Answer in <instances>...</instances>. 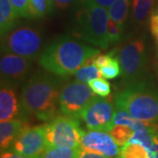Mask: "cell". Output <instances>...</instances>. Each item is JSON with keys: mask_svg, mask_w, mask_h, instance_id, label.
<instances>
[{"mask_svg": "<svg viewBox=\"0 0 158 158\" xmlns=\"http://www.w3.org/2000/svg\"><path fill=\"white\" fill-rule=\"evenodd\" d=\"M62 80L50 72L34 74L23 85L20 103L26 115L42 121L56 117Z\"/></svg>", "mask_w": 158, "mask_h": 158, "instance_id": "obj_1", "label": "cell"}, {"mask_svg": "<svg viewBox=\"0 0 158 158\" xmlns=\"http://www.w3.org/2000/svg\"><path fill=\"white\" fill-rule=\"evenodd\" d=\"M94 47L69 35L56 39L40 54V65L48 72L59 77L75 74L89 59L99 54Z\"/></svg>", "mask_w": 158, "mask_h": 158, "instance_id": "obj_2", "label": "cell"}, {"mask_svg": "<svg viewBox=\"0 0 158 158\" xmlns=\"http://www.w3.org/2000/svg\"><path fill=\"white\" fill-rule=\"evenodd\" d=\"M115 107L146 123L158 122V89L147 79L128 84L114 98Z\"/></svg>", "mask_w": 158, "mask_h": 158, "instance_id": "obj_3", "label": "cell"}, {"mask_svg": "<svg viewBox=\"0 0 158 158\" xmlns=\"http://www.w3.org/2000/svg\"><path fill=\"white\" fill-rule=\"evenodd\" d=\"M75 17V33L81 39L98 48L106 49L110 46L107 27L109 14L106 8L90 0H80Z\"/></svg>", "mask_w": 158, "mask_h": 158, "instance_id": "obj_4", "label": "cell"}, {"mask_svg": "<svg viewBox=\"0 0 158 158\" xmlns=\"http://www.w3.org/2000/svg\"><path fill=\"white\" fill-rule=\"evenodd\" d=\"M1 37L2 53H12L29 59L39 56L43 43L41 31L30 25L15 27Z\"/></svg>", "mask_w": 158, "mask_h": 158, "instance_id": "obj_5", "label": "cell"}, {"mask_svg": "<svg viewBox=\"0 0 158 158\" xmlns=\"http://www.w3.org/2000/svg\"><path fill=\"white\" fill-rule=\"evenodd\" d=\"M122 79L127 85L141 80L147 66V49L144 38H130L118 52Z\"/></svg>", "mask_w": 158, "mask_h": 158, "instance_id": "obj_6", "label": "cell"}, {"mask_svg": "<svg viewBox=\"0 0 158 158\" xmlns=\"http://www.w3.org/2000/svg\"><path fill=\"white\" fill-rule=\"evenodd\" d=\"M78 120L63 114L45 124L48 147L80 148L85 131L81 129Z\"/></svg>", "mask_w": 158, "mask_h": 158, "instance_id": "obj_7", "label": "cell"}, {"mask_svg": "<svg viewBox=\"0 0 158 158\" xmlns=\"http://www.w3.org/2000/svg\"><path fill=\"white\" fill-rule=\"evenodd\" d=\"M96 97L90 85L77 80L62 86L59 96V108L62 114L80 119L90 101Z\"/></svg>", "mask_w": 158, "mask_h": 158, "instance_id": "obj_8", "label": "cell"}, {"mask_svg": "<svg viewBox=\"0 0 158 158\" xmlns=\"http://www.w3.org/2000/svg\"><path fill=\"white\" fill-rule=\"evenodd\" d=\"M116 107L109 98L96 96L85 108L82 115L88 130L110 132L113 127Z\"/></svg>", "mask_w": 158, "mask_h": 158, "instance_id": "obj_9", "label": "cell"}, {"mask_svg": "<svg viewBox=\"0 0 158 158\" xmlns=\"http://www.w3.org/2000/svg\"><path fill=\"white\" fill-rule=\"evenodd\" d=\"M48 147L46 140L45 124L26 127L19 133L11 145L13 152L28 157L40 156Z\"/></svg>", "mask_w": 158, "mask_h": 158, "instance_id": "obj_10", "label": "cell"}, {"mask_svg": "<svg viewBox=\"0 0 158 158\" xmlns=\"http://www.w3.org/2000/svg\"><path fill=\"white\" fill-rule=\"evenodd\" d=\"M32 69V59L12 53H4L0 60L1 83L17 86L27 77Z\"/></svg>", "mask_w": 158, "mask_h": 158, "instance_id": "obj_11", "label": "cell"}, {"mask_svg": "<svg viewBox=\"0 0 158 158\" xmlns=\"http://www.w3.org/2000/svg\"><path fill=\"white\" fill-rule=\"evenodd\" d=\"M80 148L111 158L118 157L120 149L110 133L94 130L84 133Z\"/></svg>", "mask_w": 158, "mask_h": 158, "instance_id": "obj_12", "label": "cell"}, {"mask_svg": "<svg viewBox=\"0 0 158 158\" xmlns=\"http://www.w3.org/2000/svg\"><path fill=\"white\" fill-rule=\"evenodd\" d=\"M22 112L21 103L19 101L14 86L1 83L0 90V121L15 119Z\"/></svg>", "mask_w": 158, "mask_h": 158, "instance_id": "obj_13", "label": "cell"}, {"mask_svg": "<svg viewBox=\"0 0 158 158\" xmlns=\"http://www.w3.org/2000/svg\"><path fill=\"white\" fill-rule=\"evenodd\" d=\"M27 125L19 118L3 121L0 123V147L1 151L10 148L19 133Z\"/></svg>", "mask_w": 158, "mask_h": 158, "instance_id": "obj_14", "label": "cell"}, {"mask_svg": "<svg viewBox=\"0 0 158 158\" xmlns=\"http://www.w3.org/2000/svg\"><path fill=\"white\" fill-rule=\"evenodd\" d=\"M18 14L10 0H0V32L4 36L16 27Z\"/></svg>", "mask_w": 158, "mask_h": 158, "instance_id": "obj_15", "label": "cell"}, {"mask_svg": "<svg viewBox=\"0 0 158 158\" xmlns=\"http://www.w3.org/2000/svg\"><path fill=\"white\" fill-rule=\"evenodd\" d=\"M130 0H115L108 8L109 18L124 29L129 13Z\"/></svg>", "mask_w": 158, "mask_h": 158, "instance_id": "obj_16", "label": "cell"}, {"mask_svg": "<svg viewBox=\"0 0 158 158\" xmlns=\"http://www.w3.org/2000/svg\"><path fill=\"white\" fill-rule=\"evenodd\" d=\"M154 3L155 0H133L132 21L135 26H141L147 19Z\"/></svg>", "mask_w": 158, "mask_h": 158, "instance_id": "obj_17", "label": "cell"}, {"mask_svg": "<svg viewBox=\"0 0 158 158\" xmlns=\"http://www.w3.org/2000/svg\"><path fill=\"white\" fill-rule=\"evenodd\" d=\"M94 57V56H93ZM93 57L89 59L83 66L75 72V78L77 81L88 84L90 81L95 78H98L102 76L100 69L97 67L93 62Z\"/></svg>", "mask_w": 158, "mask_h": 158, "instance_id": "obj_18", "label": "cell"}, {"mask_svg": "<svg viewBox=\"0 0 158 158\" xmlns=\"http://www.w3.org/2000/svg\"><path fill=\"white\" fill-rule=\"evenodd\" d=\"M118 158H148V153L141 144L128 141L119 149Z\"/></svg>", "mask_w": 158, "mask_h": 158, "instance_id": "obj_19", "label": "cell"}, {"mask_svg": "<svg viewBox=\"0 0 158 158\" xmlns=\"http://www.w3.org/2000/svg\"><path fill=\"white\" fill-rule=\"evenodd\" d=\"M135 131L128 126L114 125L109 133L115 142L118 144V146L122 147L130 141V139L135 135Z\"/></svg>", "mask_w": 158, "mask_h": 158, "instance_id": "obj_20", "label": "cell"}, {"mask_svg": "<svg viewBox=\"0 0 158 158\" xmlns=\"http://www.w3.org/2000/svg\"><path fill=\"white\" fill-rule=\"evenodd\" d=\"M79 148L63 147H47L41 158H77Z\"/></svg>", "mask_w": 158, "mask_h": 158, "instance_id": "obj_21", "label": "cell"}, {"mask_svg": "<svg viewBox=\"0 0 158 158\" xmlns=\"http://www.w3.org/2000/svg\"><path fill=\"white\" fill-rule=\"evenodd\" d=\"M31 18L41 19L51 13L53 6L50 0H29Z\"/></svg>", "mask_w": 158, "mask_h": 158, "instance_id": "obj_22", "label": "cell"}, {"mask_svg": "<svg viewBox=\"0 0 158 158\" xmlns=\"http://www.w3.org/2000/svg\"><path fill=\"white\" fill-rule=\"evenodd\" d=\"M100 72L102 77L106 79L116 78L119 74L121 73V67L118 61V58L113 56L107 64H106L104 67H102Z\"/></svg>", "mask_w": 158, "mask_h": 158, "instance_id": "obj_23", "label": "cell"}, {"mask_svg": "<svg viewBox=\"0 0 158 158\" xmlns=\"http://www.w3.org/2000/svg\"><path fill=\"white\" fill-rule=\"evenodd\" d=\"M94 93L100 97H107L111 93V85L106 78H95L88 83Z\"/></svg>", "mask_w": 158, "mask_h": 158, "instance_id": "obj_24", "label": "cell"}, {"mask_svg": "<svg viewBox=\"0 0 158 158\" xmlns=\"http://www.w3.org/2000/svg\"><path fill=\"white\" fill-rule=\"evenodd\" d=\"M122 32H123V28L120 27L117 23L115 22V21H113V19H111L109 18L107 27V34L110 45L111 44H116V43H118V41L121 40Z\"/></svg>", "mask_w": 158, "mask_h": 158, "instance_id": "obj_25", "label": "cell"}, {"mask_svg": "<svg viewBox=\"0 0 158 158\" xmlns=\"http://www.w3.org/2000/svg\"><path fill=\"white\" fill-rule=\"evenodd\" d=\"M19 17L31 18L29 0H10Z\"/></svg>", "mask_w": 158, "mask_h": 158, "instance_id": "obj_26", "label": "cell"}, {"mask_svg": "<svg viewBox=\"0 0 158 158\" xmlns=\"http://www.w3.org/2000/svg\"><path fill=\"white\" fill-rule=\"evenodd\" d=\"M114 53H115V51H112L108 54H102V55L98 54L93 57V62L95 63V65L98 68L101 69L106 64H107L109 61L114 56Z\"/></svg>", "mask_w": 158, "mask_h": 158, "instance_id": "obj_27", "label": "cell"}, {"mask_svg": "<svg viewBox=\"0 0 158 158\" xmlns=\"http://www.w3.org/2000/svg\"><path fill=\"white\" fill-rule=\"evenodd\" d=\"M80 0H50L53 7H56L61 10H65L69 6L78 3Z\"/></svg>", "mask_w": 158, "mask_h": 158, "instance_id": "obj_28", "label": "cell"}, {"mask_svg": "<svg viewBox=\"0 0 158 158\" xmlns=\"http://www.w3.org/2000/svg\"><path fill=\"white\" fill-rule=\"evenodd\" d=\"M150 29L153 35L156 39L158 43V10L155 11L150 18Z\"/></svg>", "mask_w": 158, "mask_h": 158, "instance_id": "obj_29", "label": "cell"}, {"mask_svg": "<svg viewBox=\"0 0 158 158\" xmlns=\"http://www.w3.org/2000/svg\"><path fill=\"white\" fill-rule=\"evenodd\" d=\"M77 158H111L106 156H103L101 154H98V153L91 152V151H88V150H85L83 148H79L78 155H77Z\"/></svg>", "mask_w": 158, "mask_h": 158, "instance_id": "obj_30", "label": "cell"}, {"mask_svg": "<svg viewBox=\"0 0 158 158\" xmlns=\"http://www.w3.org/2000/svg\"><path fill=\"white\" fill-rule=\"evenodd\" d=\"M0 158H41L40 156H36V157H28V156H25L20 154L13 152V151H9V150H4L1 151V157Z\"/></svg>", "mask_w": 158, "mask_h": 158, "instance_id": "obj_31", "label": "cell"}, {"mask_svg": "<svg viewBox=\"0 0 158 158\" xmlns=\"http://www.w3.org/2000/svg\"><path fill=\"white\" fill-rule=\"evenodd\" d=\"M90 1L95 3L98 6H103L105 8H109L115 0H90Z\"/></svg>", "mask_w": 158, "mask_h": 158, "instance_id": "obj_32", "label": "cell"}, {"mask_svg": "<svg viewBox=\"0 0 158 158\" xmlns=\"http://www.w3.org/2000/svg\"><path fill=\"white\" fill-rule=\"evenodd\" d=\"M156 73L158 76V48L156 50Z\"/></svg>", "mask_w": 158, "mask_h": 158, "instance_id": "obj_33", "label": "cell"}]
</instances>
